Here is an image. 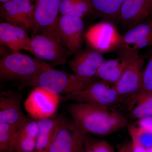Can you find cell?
<instances>
[{"label":"cell","mask_w":152,"mask_h":152,"mask_svg":"<svg viewBox=\"0 0 152 152\" xmlns=\"http://www.w3.org/2000/svg\"><path fill=\"white\" fill-rule=\"evenodd\" d=\"M67 109L80 127L97 136L109 135L128 125L126 118L112 108L77 103Z\"/></svg>","instance_id":"cell-1"},{"label":"cell","mask_w":152,"mask_h":152,"mask_svg":"<svg viewBox=\"0 0 152 152\" xmlns=\"http://www.w3.org/2000/svg\"><path fill=\"white\" fill-rule=\"evenodd\" d=\"M53 67L50 64L18 52L13 53L0 61L1 80H18L30 86L44 71Z\"/></svg>","instance_id":"cell-2"},{"label":"cell","mask_w":152,"mask_h":152,"mask_svg":"<svg viewBox=\"0 0 152 152\" xmlns=\"http://www.w3.org/2000/svg\"><path fill=\"white\" fill-rule=\"evenodd\" d=\"M31 86L41 87L66 100L84 89L88 86L74 74L50 68L41 73Z\"/></svg>","instance_id":"cell-3"},{"label":"cell","mask_w":152,"mask_h":152,"mask_svg":"<svg viewBox=\"0 0 152 152\" xmlns=\"http://www.w3.org/2000/svg\"><path fill=\"white\" fill-rule=\"evenodd\" d=\"M64 46H65L57 29L33 36L30 38L26 50L42 61L60 65L66 63L67 53Z\"/></svg>","instance_id":"cell-4"},{"label":"cell","mask_w":152,"mask_h":152,"mask_svg":"<svg viewBox=\"0 0 152 152\" xmlns=\"http://www.w3.org/2000/svg\"><path fill=\"white\" fill-rule=\"evenodd\" d=\"M86 134L73 120L64 118L46 152H84Z\"/></svg>","instance_id":"cell-5"},{"label":"cell","mask_w":152,"mask_h":152,"mask_svg":"<svg viewBox=\"0 0 152 152\" xmlns=\"http://www.w3.org/2000/svg\"><path fill=\"white\" fill-rule=\"evenodd\" d=\"M145 57L139 55L125 70L115 85L121 104L129 105L142 91V73Z\"/></svg>","instance_id":"cell-6"},{"label":"cell","mask_w":152,"mask_h":152,"mask_svg":"<svg viewBox=\"0 0 152 152\" xmlns=\"http://www.w3.org/2000/svg\"><path fill=\"white\" fill-rule=\"evenodd\" d=\"M70 100L109 108L121 104L115 86L102 80L92 82Z\"/></svg>","instance_id":"cell-7"},{"label":"cell","mask_w":152,"mask_h":152,"mask_svg":"<svg viewBox=\"0 0 152 152\" xmlns=\"http://www.w3.org/2000/svg\"><path fill=\"white\" fill-rule=\"evenodd\" d=\"M122 37L114 25L106 21L90 27L85 33V39L91 48L102 54L118 49Z\"/></svg>","instance_id":"cell-8"},{"label":"cell","mask_w":152,"mask_h":152,"mask_svg":"<svg viewBox=\"0 0 152 152\" xmlns=\"http://www.w3.org/2000/svg\"><path fill=\"white\" fill-rule=\"evenodd\" d=\"M152 46V16L145 21L129 29L122 37L118 48L120 56H138L141 49Z\"/></svg>","instance_id":"cell-9"},{"label":"cell","mask_w":152,"mask_h":152,"mask_svg":"<svg viewBox=\"0 0 152 152\" xmlns=\"http://www.w3.org/2000/svg\"><path fill=\"white\" fill-rule=\"evenodd\" d=\"M61 99L41 87H36L24 103L25 110L33 118L39 120L54 115Z\"/></svg>","instance_id":"cell-10"},{"label":"cell","mask_w":152,"mask_h":152,"mask_svg":"<svg viewBox=\"0 0 152 152\" xmlns=\"http://www.w3.org/2000/svg\"><path fill=\"white\" fill-rule=\"evenodd\" d=\"M105 60L101 53L87 49L82 50L75 56L68 64L79 80L89 85L96 77L99 68Z\"/></svg>","instance_id":"cell-11"},{"label":"cell","mask_w":152,"mask_h":152,"mask_svg":"<svg viewBox=\"0 0 152 152\" xmlns=\"http://www.w3.org/2000/svg\"><path fill=\"white\" fill-rule=\"evenodd\" d=\"M58 31L67 48L75 56L82 50L85 39L83 19L73 16L60 15Z\"/></svg>","instance_id":"cell-12"},{"label":"cell","mask_w":152,"mask_h":152,"mask_svg":"<svg viewBox=\"0 0 152 152\" xmlns=\"http://www.w3.org/2000/svg\"><path fill=\"white\" fill-rule=\"evenodd\" d=\"M34 6V31L35 33L58 29L61 0H31Z\"/></svg>","instance_id":"cell-13"},{"label":"cell","mask_w":152,"mask_h":152,"mask_svg":"<svg viewBox=\"0 0 152 152\" xmlns=\"http://www.w3.org/2000/svg\"><path fill=\"white\" fill-rule=\"evenodd\" d=\"M34 8L31 0H11L1 7V16L25 29L34 27Z\"/></svg>","instance_id":"cell-14"},{"label":"cell","mask_w":152,"mask_h":152,"mask_svg":"<svg viewBox=\"0 0 152 152\" xmlns=\"http://www.w3.org/2000/svg\"><path fill=\"white\" fill-rule=\"evenodd\" d=\"M21 95L12 91L0 93V123L13 125L18 129L27 122L21 108Z\"/></svg>","instance_id":"cell-15"},{"label":"cell","mask_w":152,"mask_h":152,"mask_svg":"<svg viewBox=\"0 0 152 152\" xmlns=\"http://www.w3.org/2000/svg\"><path fill=\"white\" fill-rule=\"evenodd\" d=\"M152 16V0H125L121 8L120 22L129 29Z\"/></svg>","instance_id":"cell-16"},{"label":"cell","mask_w":152,"mask_h":152,"mask_svg":"<svg viewBox=\"0 0 152 152\" xmlns=\"http://www.w3.org/2000/svg\"><path fill=\"white\" fill-rule=\"evenodd\" d=\"M38 131L37 120L33 118L28 119L27 122L17 131L11 143L10 151H34Z\"/></svg>","instance_id":"cell-17"},{"label":"cell","mask_w":152,"mask_h":152,"mask_svg":"<svg viewBox=\"0 0 152 152\" xmlns=\"http://www.w3.org/2000/svg\"><path fill=\"white\" fill-rule=\"evenodd\" d=\"M30 38L26 29L10 23L0 24V42L13 53L26 50Z\"/></svg>","instance_id":"cell-18"},{"label":"cell","mask_w":152,"mask_h":152,"mask_svg":"<svg viewBox=\"0 0 152 152\" xmlns=\"http://www.w3.org/2000/svg\"><path fill=\"white\" fill-rule=\"evenodd\" d=\"M139 56L105 60L99 68L96 77L115 86L127 68Z\"/></svg>","instance_id":"cell-19"},{"label":"cell","mask_w":152,"mask_h":152,"mask_svg":"<svg viewBox=\"0 0 152 152\" xmlns=\"http://www.w3.org/2000/svg\"><path fill=\"white\" fill-rule=\"evenodd\" d=\"M64 118L62 116L53 115L37 120L39 131L34 152H46Z\"/></svg>","instance_id":"cell-20"},{"label":"cell","mask_w":152,"mask_h":152,"mask_svg":"<svg viewBox=\"0 0 152 152\" xmlns=\"http://www.w3.org/2000/svg\"><path fill=\"white\" fill-rule=\"evenodd\" d=\"M132 152H152V130L137 123L127 126Z\"/></svg>","instance_id":"cell-21"},{"label":"cell","mask_w":152,"mask_h":152,"mask_svg":"<svg viewBox=\"0 0 152 152\" xmlns=\"http://www.w3.org/2000/svg\"><path fill=\"white\" fill-rule=\"evenodd\" d=\"M94 13L111 22H120L121 8L125 0H89Z\"/></svg>","instance_id":"cell-22"},{"label":"cell","mask_w":152,"mask_h":152,"mask_svg":"<svg viewBox=\"0 0 152 152\" xmlns=\"http://www.w3.org/2000/svg\"><path fill=\"white\" fill-rule=\"evenodd\" d=\"M130 115L134 120L152 117V93L142 92L128 106Z\"/></svg>","instance_id":"cell-23"},{"label":"cell","mask_w":152,"mask_h":152,"mask_svg":"<svg viewBox=\"0 0 152 152\" xmlns=\"http://www.w3.org/2000/svg\"><path fill=\"white\" fill-rule=\"evenodd\" d=\"M59 13L83 19L94 13L89 0H61Z\"/></svg>","instance_id":"cell-24"},{"label":"cell","mask_w":152,"mask_h":152,"mask_svg":"<svg viewBox=\"0 0 152 152\" xmlns=\"http://www.w3.org/2000/svg\"><path fill=\"white\" fill-rule=\"evenodd\" d=\"M18 128L6 123H0V152L10 151L11 143Z\"/></svg>","instance_id":"cell-25"},{"label":"cell","mask_w":152,"mask_h":152,"mask_svg":"<svg viewBox=\"0 0 152 152\" xmlns=\"http://www.w3.org/2000/svg\"><path fill=\"white\" fill-rule=\"evenodd\" d=\"M84 152H115L113 148L105 140L90 142L86 139Z\"/></svg>","instance_id":"cell-26"},{"label":"cell","mask_w":152,"mask_h":152,"mask_svg":"<svg viewBox=\"0 0 152 152\" xmlns=\"http://www.w3.org/2000/svg\"><path fill=\"white\" fill-rule=\"evenodd\" d=\"M152 93V53L142 73V91Z\"/></svg>","instance_id":"cell-27"},{"label":"cell","mask_w":152,"mask_h":152,"mask_svg":"<svg viewBox=\"0 0 152 152\" xmlns=\"http://www.w3.org/2000/svg\"><path fill=\"white\" fill-rule=\"evenodd\" d=\"M118 152H132L131 143L124 144Z\"/></svg>","instance_id":"cell-28"},{"label":"cell","mask_w":152,"mask_h":152,"mask_svg":"<svg viewBox=\"0 0 152 152\" xmlns=\"http://www.w3.org/2000/svg\"><path fill=\"white\" fill-rule=\"evenodd\" d=\"M10 1H11V0H0V1L2 4H4V3Z\"/></svg>","instance_id":"cell-29"},{"label":"cell","mask_w":152,"mask_h":152,"mask_svg":"<svg viewBox=\"0 0 152 152\" xmlns=\"http://www.w3.org/2000/svg\"><path fill=\"white\" fill-rule=\"evenodd\" d=\"M14 152L10 151V152Z\"/></svg>","instance_id":"cell-30"},{"label":"cell","mask_w":152,"mask_h":152,"mask_svg":"<svg viewBox=\"0 0 152 152\" xmlns=\"http://www.w3.org/2000/svg\"></svg>","instance_id":"cell-31"}]
</instances>
